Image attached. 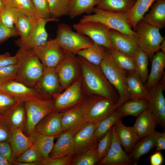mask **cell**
Here are the masks:
<instances>
[{"label": "cell", "instance_id": "6da1fadb", "mask_svg": "<svg viewBox=\"0 0 165 165\" xmlns=\"http://www.w3.org/2000/svg\"><path fill=\"white\" fill-rule=\"evenodd\" d=\"M82 73V81L90 94L102 96L118 102L119 95L108 80L99 66L93 64L82 57H77Z\"/></svg>", "mask_w": 165, "mask_h": 165}, {"label": "cell", "instance_id": "7a4b0ae2", "mask_svg": "<svg viewBox=\"0 0 165 165\" xmlns=\"http://www.w3.org/2000/svg\"><path fill=\"white\" fill-rule=\"evenodd\" d=\"M17 73L15 80L34 87L44 67L32 49L19 48L16 54Z\"/></svg>", "mask_w": 165, "mask_h": 165}, {"label": "cell", "instance_id": "3957f363", "mask_svg": "<svg viewBox=\"0 0 165 165\" xmlns=\"http://www.w3.org/2000/svg\"><path fill=\"white\" fill-rule=\"evenodd\" d=\"M99 67L108 80L118 93L119 99L117 103L119 107L129 99L126 82L127 72L115 62L109 50L107 49Z\"/></svg>", "mask_w": 165, "mask_h": 165}, {"label": "cell", "instance_id": "277c9868", "mask_svg": "<svg viewBox=\"0 0 165 165\" xmlns=\"http://www.w3.org/2000/svg\"><path fill=\"white\" fill-rule=\"evenodd\" d=\"M94 95L80 104L82 116L87 123L101 121L119 107L117 102L102 96Z\"/></svg>", "mask_w": 165, "mask_h": 165}, {"label": "cell", "instance_id": "5b68a950", "mask_svg": "<svg viewBox=\"0 0 165 165\" xmlns=\"http://www.w3.org/2000/svg\"><path fill=\"white\" fill-rule=\"evenodd\" d=\"M93 12V14L82 16L79 22H99L106 25L110 29L117 31L136 39V34L129 24L127 13L110 11L96 7L94 9Z\"/></svg>", "mask_w": 165, "mask_h": 165}, {"label": "cell", "instance_id": "8992f818", "mask_svg": "<svg viewBox=\"0 0 165 165\" xmlns=\"http://www.w3.org/2000/svg\"><path fill=\"white\" fill-rule=\"evenodd\" d=\"M55 42L67 53L76 54L80 50L91 46L93 42L88 37L72 30L68 24H58Z\"/></svg>", "mask_w": 165, "mask_h": 165}, {"label": "cell", "instance_id": "52a82bcc", "mask_svg": "<svg viewBox=\"0 0 165 165\" xmlns=\"http://www.w3.org/2000/svg\"><path fill=\"white\" fill-rule=\"evenodd\" d=\"M160 29L141 20L134 30L136 34V40L140 49L145 53L150 60L160 50V46L164 40Z\"/></svg>", "mask_w": 165, "mask_h": 165}, {"label": "cell", "instance_id": "ba28073f", "mask_svg": "<svg viewBox=\"0 0 165 165\" xmlns=\"http://www.w3.org/2000/svg\"><path fill=\"white\" fill-rule=\"evenodd\" d=\"M24 103L27 117L25 133L29 136L43 118L56 111L53 101L43 98L30 100Z\"/></svg>", "mask_w": 165, "mask_h": 165}, {"label": "cell", "instance_id": "9c48e42d", "mask_svg": "<svg viewBox=\"0 0 165 165\" xmlns=\"http://www.w3.org/2000/svg\"><path fill=\"white\" fill-rule=\"evenodd\" d=\"M165 75L162 79L148 90L147 100L148 108L157 126L165 128V98L163 92L165 88Z\"/></svg>", "mask_w": 165, "mask_h": 165}, {"label": "cell", "instance_id": "30bf717a", "mask_svg": "<svg viewBox=\"0 0 165 165\" xmlns=\"http://www.w3.org/2000/svg\"><path fill=\"white\" fill-rule=\"evenodd\" d=\"M76 32L86 35L94 42L110 50L113 49L109 38L110 28L101 23L89 21L73 24Z\"/></svg>", "mask_w": 165, "mask_h": 165}, {"label": "cell", "instance_id": "8fae6325", "mask_svg": "<svg viewBox=\"0 0 165 165\" xmlns=\"http://www.w3.org/2000/svg\"><path fill=\"white\" fill-rule=\"evenodd\" d=\"M75 55L68 53L55 68L62 90L68 87L79 78L80 68Z\"/></svg>", "mask_w": 165, "mask_h": 165}, {"label": "cell", "instance_id": "7c38bea8", "mask_svg": "<svg viewBox=\"0 0 165 165\" xmlns=\"http://www.w3.org/2000/svg\"><path fill=\"white\" fill-rule=\"evenodd\" d=\"M32 50L44 68H55L68 53L61 48L53 39L48 40L44 44Z\"/></svg>", "mask_w": 165, "mask_h": 165}, {"label": "cell", "instance_id": "4fadbf2b", "mask_svg": "<svg viewBox=\"0 0 165 165\" xmlns=\"http://www.w3.org/2000/svg\"><path fill=\"white\" fill-rule=\"evenodd\" d=\"M46 100L53 99L62 90L55 68H44L43 73L34 87Z\"/></svg>", "mask_w": 165, "mask_h": 165}, {"label": "cell", "instance_id": "5bb4252c", "mask_svg": "<svg viewBox=\"0 0 165 165\" xmlns=\"http://www.w3.org/2000/svg\"><path fill=\"white\" fill-rule=\"evenodd\" d=\"M82 82V77L81 76L64 92L56 97L53 101L56 111L73 106L81 101L82 98L81 89Z\"/></svg>", "mask_w": 165, "mask_h": 165}, {"label": "cell", "instance_id": "9a60e30c", "mask_svg": "<svg viewBox=\"0 0 165 165\" xmlns=\"http://www.w3.org/2000/svg\"><path fill=\"white\" fill-rule=\"evenodd\" d=\"M112 137L110 148L98 165H130L133 164L129 155L123 149L117 138L114 126L112 127Z\"/></svg>", "mask_w": 165, "mask_h": 165}, {"label": "cell", "instance_id": "2e32d148", "mask_svg": "<svg viewBox=\"0 0 165 165\" xmlns=\"http://www.w3.org/2000/svg\"><path fill=\"white\" fill-rule=\"evenodd\" d=\"M2 90L15 98L17 102H24L30 100L43 98L34 88L15 80L4 83L2 86Z\"/></svg>", "mask_w": 165, "mask_h": 165}, {"label": "cell", "instance_id": "e0dca14e", "mask_svg": "<svg viewBox=\"0 0 165 165\" xmlns=\"http://www.w3.org/2000/svg\"><path fill=\"white\" fill-rule=\"evenodd\" d=\"M109 35L113 49L133 57L140 50L136 38L112 29H110Z\"/></svg>", "mask_w": 165, "mask_h": 165}, {"label": "cell", "instance_id": "ac0fdd59", "mask_svg": "<svg viewBox=\"0 0 165 165\" xmlns=\"http://www.w3.org/2000/svg\"><path fill=\"white\" fill-rule=\"evenodd\" d=\"M58 20V19L52 17L38 18L34 29L29 38L24 42L17 39L15 41V43L19 48L26 49H33L44 44L48 41V34L46 29V24L50 21Z\"/></svg>", "mask_w": 165, "mask_h": 165}, {"label": "cell", "instance_id": "d6986e66", "mask_svg": "<svg viewBox=\"0 0 165 165\" xmlns=\"http://www.w3.org/2000/svg\"><path fill=\"white\" fill-rule=\"evenodd\" d=\"M100 122L87 123L73 135L75 153L79 154L95 144V131Z\"/></svg>", "mask_w": 165, "mask_h": 165}, {"label": "cell", "instance_id": "ffe728a7", "mask_svg": "<svg viewBox=\"0 0 165 165\" xmlns=\"http://www.w3.org/2000/svg\"><path fill=\"white\" fill-rule=\"evenodd\" d=\"M24 133L20 128L10 129L9 142L13 151V164L17 157L28 149L33 144L34 130L29 136L26 135Z\"/></svg>", "mask_w": 165, "mask_h": 165}, {"label": "cell", "instance_id": "44dd1931", "mask_svg": "<svg viewBox=\"0 0 165 165\" xmlns=\"http://www.w3.org/2000/svg\"><path fill=\"white\" fill-rule=\"evenodd\" d=\"M0 120L10 129L20 128L25 133L27 117L24 102H17L2 116Z\"/></svg>", "mask_w": 165, "mask_h": 165}, {"label": "cell", "instance_id": "7402d4cb", "mask_svg": "<svg viewBox=\"0 0 165 165\" xmlns=\"http://www.w3.org/2000/svg\"><path fill=\"white\" fill-rule=\"evenodd\" d=\"M63 113L55 111L48 114L39 122L35 129L45 135L57 136L63 131L61 119Z\"/></svg>", "mask_w": 165, "mask_h": 165}, {"label": "cell", "instance_id": "603a6c76", "mask_svg": "<svg viewBox=\"0 0 165 165\" xmlns=\"http://www.w3.org/2000/svg\"><path fill=\"white\" fill-rule=\"evenodd\" d=\"M73 137V134L70 131H63L57 135L49 157L57 158L75 154Z\"/></svg>", "mask_w": 165, "mask_h": 165}, {"label": "cell", "instance_id": "cb8c5ba5", "mask_svg": "<svg viewBox=\"0 0 165 165\" xmlns=\"http://www.w3.org/2000/svg\"><path fill=\"white\" fill-rule=\"evenodd\" d=\"M87 123L82 116L80 105L64 112L61 119L63 131L71 132L73 135Z\"/></svg>", "mask_w": 165, "mask_h": 165}, {"label": "cell", "instance_id": "d4e9b609", "mask_svg": "<svg viewBox=\"0 0 165 165\" xmlns=\"http://www.w3.org/2000/svg\"><path fill=\"white\" fill-rule=\"evenodd\" d=\"M118 140L125 152L128 155L136 143L139 140L133 127L127 126L122 123V119L114 125Z\"/></svg>", "mask_w": 165, "mask_h": 165}, {"label": "cell", "instance_id": "484cf974", "mask_svg": "<svg viewBox=\"0 0 165 165\" xmlns=\"http://www.w3.org/2000/svg\"><path fill=\"white\" fill-rule=\"evenodd\" d=\"M151 60V71L145 85L148 90L156 84L165 75V53L159 50L155 54Z\"/></svg>", "mask_w": 165, "mask_h": 165}, {"label": "cell", "instance_id": "4316f807", "mask_svg": "<svg viewBox=\"0 0 165 165\" xmlns=\"http://www.w3.org/2000/svg\"><path fill=\"white\" fill-rule=\"evenodd\" d=\"M137 118L133 127L139 140L156 131L157 125L148 108Z\"/></svg>", "mask_w": 165, "mask_h": 165}, {"label": "cell", "instance_id": "83f0119b", "mask_svg": "<svg viewBox=\"0 0 165 165\" xmlns=\"http://www.w3.org/2000/svg\"><path fill=\"white\" fill-rule=\"evenodd\" d=\"M126 82L129 99L147 100L148 90L142 83L139 75L135 71L127 72Z\"/></svg>", "mask_w": 165, "mask_h": 165}, {"label": "cell", "instance_id": "f1b7e54d", "mask_svg": "<svg viewBox=\"0 0 165 165\" xmlns=\"http://www.w3.org/2000/svg\"><path fill=\"white\" fill-rule=\"evenodd\" d=\"M147 24L159 29L165 26V0H157L151 6L149 12L142 20Z\"/></svg>", "mask_w": 165, "mask_h": 165}, {"label": "cell", "instance_id": "f546056e", "mask_svg": "<svg viewBox=\"0 0 165 165\" xmlns=\"http://www.w3.org/2000/svg\"><path fill=\"white\" fill-rule=\"evenodd\" d=\"M158 132L156 131L153 134L139 139L136 143L129 155L133 165H137L141 157L148 153L155 147Z\"/></svg>", "mask_w": 165, "mask_h": 165}, {"label": "cell", "instance_id": "4dcf8cb0", "mask_svg": "<svg viewBox=\"0 0 165 165\" xmlns=\"http://www.w3.org/2000/svg\"><path fill=\"white\" fill-rule=\"evenodd\" d=\"M148 103L146 99H129L117 109L122 118L127 116L138 117L148 108Z\"/></svg>", "mask_w": 165, "mask_h": 165}, {"label": "cell", "instance_id": "1f68e13d", "mask_svg": "<svg viewBox=\"0 0 165 165\" xmlns=\"http://www.w3.org/2000/svg\"><path fill=\"white\" fill-rule=\"evenodd\" d=\"M38 19L30 18L18 11L17 19L15 25V28L20 37L18 40L24 42L29 38L34 29Z\"/></svg>", "mask_w": 165, "mask_h": 165}, {"label": "cell", "instance_id": "d6a6232c", "mask_svg": "<svg viewBox=\"0 0 165 165\" xmlns=\"http://www.w3.org/2000/svg\"><path fill=\"white\" fill-rule=\"evenodd\" d=\"M157 0H136L133 7L127 13L129 24L134 30L138 23L143 19L149 9Z\"/></svg>", "mask_w": 165, "mask_h": 165}, {"label": "cell", "instance_id": "836d02e7", "mask_svg": "<svg viewBox=\"0 0 165 165\" xmlns=\"http://www.w3.org/2000/svg\"><path fill=\"white\" fill-rule=\"evenodd\" d=\"M101 0H71L68 16L71 19L86 13L90 14Z\"/></svg>", "mask_w": 165, "mask_h": 165}, {"label": "cell", "instance_id": "e575fe53", "mask_svg": "<svg viewBox=\"0 0 165 165\" xmlns=\"http://www.w3.org/2000/svg\"><path fill=\"white\" fill-rule=\"evenodd\" d=\"M136 0H101L96 6L100 9L117 13H128Z\"/></svg>", "mask_w": 165, "mask_h": 165}, {"label": "cell", "instance_id": "d590c367", "mask_svg": "<svg viewBox=\"0 0 165 165\" xmlns=\"http://www.w3.org/2000/svg\"><path fill=\"white\" fill-rule=\"evenodd\" d=\"M106 49L94 42L90 47L79 51L76 55L93 64L99 66L103 59Z\"/></svg>", "mask_w": 165, "mask_h": 165}, {"label": "cell", "instance_id": "8d00e7d4", "mask_svg": "<svg viewBox=\"0 0 165 165\" xmlns=\"http://www.w3.org/2000/svg\"><path fill=\"white\" fill-rule=\"evenodd\" d=\"M56 137L45 135L37 132L35 129L34 130L33 143L39 148L44 160L49 157L54 145V140Z\"/></svg>", "mask_w": 165, "mask_h": 165}, {"label": "cell", "instance_id": "74e56055", "mask_svg": "<svg viewBox=\"0 0 165 165\" xmlns=\"http://www.w3.org/2000/svg\"><path fill=\"white\" fill-rule=\"evenodd\" d=\"M135 71L138 74L144 84H145L148 75L149 58L147 55L140 50L133 57Z\"/></svg>", "mask_w": 165, "mask_h": 165}, {"label": "cell", "instance_id": "f35d334b", "mask_svg": "<svg viewBox=\"0 0 165 165\" xmlns=\"http://www.w3.org/2000/svg\"><path fill=\"white\" fill-rule=\"evenodd\" d=\"M97 146L95 144L79 154L71 165H93L98 162Z\"/></svg>", "mask_w": 165, "mask_h": 165}, {"label": "cell", "instance_id": "ab89813d", "mask_svg": "<svg viewBox=\"0 0 165 165\" xmlns=\"http://www.w3.org/2000/svg\"><path fill=\"white\" fill-rule=\"evenodd\" d=\"M122 119L116 109L111 115L101 121L95 131L96 142L101 139L110 128Z\"/></svg>", "mask_w": 165, "mask_h": 165}, {"label": "cell", "instance_id": "60d3db41", "mask_svg": "<svg viewBox=\"0 0 165 165\" xmlns=\"http://www.w3.org/2000/svg\"><path fill=\"white\" fill-rule=\"evenodd\" d=\"M109 50L114 61L121 69L127 72L135 71L133 57L113 49Z\"/></svg>", "mask_w": 165, "mask_h": 165}, {"label": "cell", "instance_id": "b9f144b4", "mask_svg": "<svg viewBox=\"0 0 165 165\" xmlns=\"http://www.w3.org/2000/svg\"><path fill=\"white\" fill-rule=\"evenodd\" d=\"M50 16L57 19L68 15L71 0H47Z\"/></svg>", "mask_w": 165, "mask_h": 165}, {"label": "cell", "instance_id": "7bdbcfd3", "mask_svg": "<svg viewBox=\"0 0 165 165\" xmlns=\"http://www.w3.org/2000/svg\"><path fill=\"white\" fill-rule=\"evenodd\" d=\"M6 3L16 9L28 17L38 19L31 0H6Z\"/></svg>", "mask_w": 165, "mask_h": 165}, {"label": "cell", "instance_id": "ee69618b", "mask_svg": "<svg viewBox=\"0 0 165 165\" xmlns=\"http://www.w3.org/2000/svg\"><path fill=\"white\" fill-rule=\"evenodd\" d=\"M42 152L35 144L32 145L16 158L15 162H41L44 160Z\"/></svg>", "mask_w": 165, "mask_h": 165}, {"label": "cell", "instance_id": "f6af8a7d", "mask_svg": "<svg viewBox=\"0 0 165 165\" xmlns=\"http://www.w3.org/2000/svg\"><path fill=\"white\" fill-rule=\"evenodd\" d=\"M18 12L16 9L6 3L0 13V21L7 27L15 28Z\"/></svg>", "mask_w": 165, "mask_h": 165}, {"label": "cell", "instance_id": "bcb514c9", "mask_svg": "<svg viewBox=\"0 0 165 165\" xmlns=\"http://www.w3.org/2000/svg\"><path fill=\"white\" fill-rule=\"evenodd\" d=\"M112 137V127L99 141L97 148L98 162L102 159L108 152L111 146Z\"/></svg>", "mask_w": 165, "mask_h": 165}, {"label": "cell", "instance_id": "7dc6e473", "mask_svg": "<svg viewBox=\"0 0 165 165\" xmlns=\"http://www.w3.org/2000/svg\"><path fill=\"white\" fill-rule=\"evenodd\" d=\"M17 103L13 97L0 90V116L5 114Z\"/></svg>", "mask_w": 165, "mask_h": 165}, {"label": "cell", "instance_id": "c3c4849f", "mask_svg": "<svg viewBox=\"0 0 165 165\" xmlns=\"http://www.w3.org/2000/svg\"><path fill=\"white\" fill-rule=\"evenodd\" d=\"M32 4L38 18H50L47 0H31Z\"/></svg>", "mask_w": 165, "mask_h": 165}, {"label": "cell", "instance_id": "681fc988", "mask_svg": "<svg viewBox=\"0 0 165 165\" xmlns=\"http://www.w3.org/2000/svg\"><path fill=\"white\" fill-rule=\"evenodd\" d=\"M17 70L16 64L0 67V78L7 82L15 80Z\"/></svg>", "mask_w": 165, "mask_h": 165}, {"label": "cell", "instance_id": "f907efd6", "mask_svg": "<svg viewBox=\"0 0 165 165\" xmlns=\"http://www.w3.org/2000/svg\"><path fill=\"white\" fill-rule=\"evenodd\" d=\"M72 155H68L57 158L49 157L42 162L41 165H71L73 160Z\"/></svg>", "mask_w": 165, "mask_h": 165}, {"label": "cell", "instance_id": "816d5d0a", "mask_svg": "<svg viewBox=\"0 0 165 165\" xmlns=\"http://www.w3.org/2000/svg\"><path fill=\"white\" fill-rule=\"evenodd\" d=\"M18 35L15 28H12L5 26L0 21V44L9 38Z\"/></svg>", "mask_w": 165, "mask_h": 165}, {"label": "cell", "instance_id": "f5cc1de1", "mask_svg": "<svg viewBox=\"0 0 165 165\" xmlns=\"http://www.w3.org/2000/svg\"><path fill=\"white\" fill-rule=\"evenodd\" d=\"M0 154L5 157L13 165V151L9 142H0Z\"/></svg>", "mask_w": 165, "mask_h": 165}, {"label": "cell", "instance_id": "db71d44e", "mask_svg": "<svg viewBox=\"0 0 165 165\" xmlns=\"http://www.w3.org/2000/svg\"><path fill=\"white\" fill-rule=\"evenodd\" d=\"M16 62L17 58L16 55L12 56L8 52L0 54V67L16 64Z\"/></svg>", "mask_w": 165, "mask_h": 165}, {"label": "cell", "instance_id": "11a10c76", "mask_svg": "<svg viewBox=\"0 0 165 165\" xmlns=\"http://www.w3.org/2000/svg\"><path fill=\"white\" fill-rule=\"evenodd\" d=\"M10 132L9 127L0 120V142H9Z\"/></svg>", "mask_w": 165, "mask_h": 165}, {"label": "cell", "instance_id": "9f6ffc18", "mask_svg": "<svg viewBox=\"0 0 165 165\" xmlns=\"http://www.w3.org/2000/svg\"><path fill=\"white\" fill-rule=\"evenodd\" d=\"M156 151H161L165 149V132H158L156 136L155 145Z\"/></svg>", "mask_w": 165, "mask_h": 165}, {"label": "cell", "instance_id": "6f0895ef", "mask_svg": "<svg viewBox=\"0 0 165 165\" xmlns=\"http://www.w3.org/2000/svg\"><path fill=\"white\" fill-rule=\"evenodd\" d=\"M164 158L160 151H156L150 157V163L151 165H161L163 163Z\"/></svg>", "mask_w": 165, "mask_h": 165}, {"label": "cell", "instance_id": "680465c9", "mask_svg": "<svg viewBox=\"0 0 165 165\" xmlns=\"http://www.w3.org/2000/svg\"><path fill=\"white\" fill-rule=\"evenodd\" d=\"M13 165H41V162H15Z\"/></svg>", "mask_w": 165, "mask_h": 165}, {"label": "cell", "instance_id": "91938a15", "mask_svg": "<svg viewBox=\"0 0 165 165\" xmlns=\"http://www.w3.org/2000/svg\"><path fill=\"white\" fill-rule=\"evenodd\" d=\"M13 164L10 162L4 156L0 154V165H12Z\"/></svg>", "mask_w": 165, "mask_h": 165}, {"label": "cell", "instance_id": "94428289", "mask_svg": "<svg viewBox=\"0 0 165 165\" xmlns=\"http://www.w3.org/2000/svg\"><path fill=\"white\" fill-rule=\"evenodd\" d=\"M165 53V40H164L161 42L160 47V50Z\"/></svg>", "mask_w": 165, "mask_h": 165}, {"label": "cell", "instance_id": "6125c7cd", "mask_svg": "<svg viewBox=\"0 0 165 165\" xmlns=\"http://www.w3.org/2000/svg\"><path fill=\"white\" fill-rule=\"evenodd\" d=\"M6 4V0H0V13Z\"/></svg>", "mask_w": 165, "mask_h": 165}, {"label": "cell", "instance_id": "be15d7a7", "mask_svg": "<svg viewBox=\"0 0 165 165\" xmlns=\"http://www.w3.org/2000/svg\"><path fill=\"white\" fill-rule=\"evenodd\" d=\"M7 82H7L5 80L0 78V90H2V85L4 83Z\"/></svg>", "mask_w": 165, "mask_h": 165}, {"label": "cell", "instance_id": "e7e4bbea", "mask_svg": "<svg viewBox=\"0 0 165 165\" xmlns=\"http://www.w3.org/2000/svg\"><path fill=\"white\" fill-rule=\"evenodd\" d=\"M2 116H0V119H1V118L2 117Z\"/></svg>", "mask_w": 165, "mask_h": 165}]
</instances>
